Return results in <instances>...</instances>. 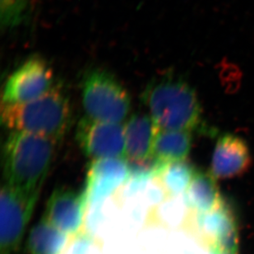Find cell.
Masks as SVG:
<instances>
[{
  "label": "cell",
  "mask_w": 254,
  "mask_h": 254,
  "mask_svg": "<svg viewBox=\"0 0 254 254\" xmlns=\"http://www.w3.org/2000/svg\"><path fill=\"white\" fill-rule=\"evenodd\" d=\"M192 227L211 250L237 253L239 232L232 210L225 201L206 213H192Z\"/></svg>",
  "instance_id": "ba28073f"
},
{
  "label": "cell",
  "mask_w": 254,
  "mask_h": 254,
  "mask_svg": "<svg viewBox=\"0 0 254 254\" xmlns=\"http://www.w3.org/2000/svg\"><path fill=\"white\" fill-rule=\"evenodd\" d=\"M141 101L159 129L192 132L206 127L197 92L179 76L169 73L152 80L142 92Z\"/></svg>",
  "instance_id": "6da1fadb"
},
{
  "label": "cell",
  "mask_w": 254,
  "mask_h": 254,
  "mask_svg": "<svg viewBox=\"0 0 254 254\" xmlns=\"http://www.w3.org/2000/svg\"><path fill=\"white\" fill-rule=\"evenodd\" d=\"M81 92L86 116L91 119L120 124L129 114V93L107 70L92 68L85 72Z\"/></svg>",
  "instance_id": "277c9868"
},
{
  "label": "cell",
  "mask_w": 254,
  "mask_h": 254,
  "mask_svg": "<svg viewBox=\"0 0 254 254\" xmlns=\"http://www.w3.org/2000/svg\"><path fill=\"white\" fill-rule=\"evenodd\" d=\"M1 122L11 132H24L51 137L60 142L69 131L72 110L63 86L56 84L32 101L1 105Z\"/></svg>",
  "instance_id": "3957f363"
},
{
  "label": "cell",
  "mask_w": 254,
  "mask_h": 254,
  "mask_svg": "<svg viewBox=\"0 0 254 254\" xmlns=\"http://www.w3.org/2000/svg\"><path fill=\"white\" fill-rule=\"evenodd\" d=\"M54 72L41 56H34L20 65L7 78L2 103L22 104L38 98L53 86Z\"/></svg>",
  "instance_id": "52a82bcc"
},
{
  "label": "cell",
  "mask_w": 254,
  "mask_h": 254,
  "mask_svg": "<svg viewBox=\"0 0 254 254\" xmlns=\"http://www.w3.org/2000/svg\"><path fill=\"white\" fill-rule=\"evenodd\" d=\"M251 164L252 157L246 141L236 135L226 133L216 141L210 173L215 180H230L245 175Z\"/></svg>",
  "instance_id": "30bf717a"
},
{
  "label": "cell",
  "mask_w": 254,
  "mask_h": 254,
  "mask_svg": "<svg viewBox=\"0 0 254 254\" xmlns=\"http://www.w3.org/2000/svg\"><path fill=\"white\" fill-rule=\"evenodd\" d=\"M39 195L2 184L0 195V254H15L25 236Z\"/></svg>",
  "instance_id": "5b68a950"
},
{
  "label": "cell",
  "mask_w": 254,
  "mask_h": 254,
  "mask_svg": "<svg viewBox=\"0 0 254 254\" xmlns=\"http://www.w3.org/2000/svg\"><path fill=\"white\" fill-rule=\"evenodd\" d=\"M185 203L192 213L212 211L224 201L216 180L211 173L197 171L185 193Z\"/></svg>",
  "instance_id": "4fadbf2b"
},
{
  "label": "cell",
  "mask_w": 254,
  "mask_h": 254,
  "mask_svg": "<svg viewBox=\"0 0 254 254\" xmlns=\"http://www.w3.org/2000/svg\"><path fill=\"white\" fill-rule=\"evenodd\" d=\"M87 203L85 192L59 188L49 198L43 217L66 235H77L82 228Z\"/></svg>",
  "instance_id": "9c48e42d"
},
{
  "label": "cell",
  "mask_w": 254,
  "mask_h": 254,
  "mask_svg": "<svg viewBox=\"0 0 254 254\" xmlns=\"http://www.w3.org/2000/svg\"><path fill=\"white\" fill-rule=\"evenodd\" d=\"M58 143L41 135L10 132L2 146L3 183L29 194L40 193Z\"/></svg>",
  "instance_id": "7a4b0ae2"
},
{
  "label": "cell",
  "mask_w": 254,
  "mask_h": 254,
  "mask_svg": "<svg viewBox=\"0 0 254 254\" xmlns=\"http://www.w3.org/2000/svg\"><path fill=\"white\" fill-rule=\"evenodd\" d=\"M159 127L150 115L135 114L125 126L126 158L137 165L152 159L154 142Z\"/></svg>",
  "instance_id": "7c38bea8"
},
{
  "label": "cell",
  "mask_w": 254,
  "mask_h": 254,
  "mask_svg": "<svg viewBox=\"0 0 254 254\" xmlns=\"http://www.w3.org/2000/svg\"><path fill=\"white\" fill-rule=\"evenodd\" d=\"M76 139L83 153L95 160L126 158L125 126L85 116L76 128Z\"/></svg>",
  "instance_id": "8992f818"
},
{
  "label": "cell",
  "mask_w": 254,
  "mask_h": 254,
  "mask_svg": "<svg viewBox=\"0 0 254 254\" xmlns=\"http://www.w3.org/2000/svg\"><path fill=\"white\" fill-rule=\"evenodd\" d=\"M212 254H237V253L226 252V251H218V250H213Z\"/></svg>",
  "instance_id": "ac0fdd59"
},
{
  "label": "cell",
  "mask_w": 254,
  "mask_h": 254,
  "mask_svg": "<svg viewBox=\"0 0 254 254\" xmlns=\"http://www.w3.org/2000/svg\"><path fill=\"white\" fill-rule=\"evenodd\" d=\"M29 0H0L2 27L9 29L22 23L27 15Z\"/></svg>",
  "instance_id": "e0dca14e"
},
{
  "label": "cell",
  "mask_w": 254,
  "mask_h": 254,
  "mask_svg": "<svg viewBox=\"0 0 254 254\" xmlns=\"http://www.w3.org/2000/svg\"><path fill=\"white\" fill-rule=\"evenodd\" d=\"M129 178L130 166L125 158L92 161L84 191L88 203H99Z\"/></svg>",
  "instance_id": "8fae6325"
},
{
  "label": "cell",
  "mask_w": 254,
  "mask_h": 254,
  "mask_svg": "<svg viewBox=\"0 0 254 254\" xmlns=\"http://www.w3.org/2000/svg\"><path fill=\"white\" fill-rule=\"evenodd\" d=\"M191 132L159 129L154 142V163L166 164L185 161L192 148Z\"/></svg>",
  "instance_id": "5bb4252c"
},
{
  "label": "cell",
  "mask_w": 254,
  "mask_h": 254,
  "mask_svg": "<svg viewBox=\"0 0 254 254\" xmlns=\"http://www.w3.org/2000/svg\"><path fill=\"white\" fill-rule=\"evenodd\" d=\"M152 166L154 179L168 197H179L185 193L197 171L186 160L166 164L153 162Z\"/></svg>",
  "instance_id": "9a60e30c"
},
{
  "label": "cell",
  "mask_w": 254,
  "mask_h": 254,
  "mask_svg": "<svg viewBox=\"0 0 254 254\" xmlns=\"http://www.w3.org/2000/svg\"><path fill=\"white\" fill-rule=\"evenodd\" d=\"M67 240V235L42 217L29 234L26 254H60Z\"/></svg>",
  "instance_id": "2e32d148"
}]
</instances>
